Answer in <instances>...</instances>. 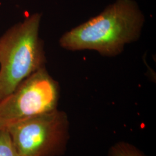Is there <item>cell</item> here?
I'll list each match as a JSON object with an SVG mask.
<instances>
[{"mask_svg":"<svg viewBox=\"0 0 156 156\" xmlns=\"http://www.w3.org/2000/svg\"><path fill=\"white\" fill-rule=\"evenodd\" d=\"M145 17L133 0H117L98 15L64 34L62 48L94 50L102 56H117L126 45L140 38Z\"/></svg>","mask_w":156,"mask_h":156,"instance_id":"cell-1","label":"cell"},{"mask_svg":"<svg viewBox=\"0 0 156 156\" xmlns=\"http://www.w3.org/2000/svg\"><path fill=\"white\" fill-rule=\"evenodd\" d=\"M41 15L27 17L0 37V101L23 81L45 67L46 57L39 37Z\"/></svg>","mask_w":156,"mask_h":156,"instance_id":"cell-2","label":"cell"},{"mask_svg":"<svg viewBox=\"0 0 156 156\" xmlns=\"http://www.w3.org/2000/svg\"><path fill=\"white\" fill-rule=\"evenodd\" d=\"M20 156H62L69 140V122L58 109L14 123L6 128Z\"/></svg>","mask_w":156,"mask_h":156,"instance_id":"cell-3","label":"cell"},{"mask_svg":"<svg viewBox=\"0 0 156 156\" xmlns=\"http://www.w3.org/2000/svg\"><path fill=\"white\" fill-rule=\"evenodd\" d=\"M58 82L43 67L24 79L11 94L0 101V129L30 117L57 109Z\"/></svg>","mask_w":156,"mask_h":156,"instance_id":"cell-4","label":"cell"},{"mask_svg":"<svg viewBox=\"0 0 156 156\" xmlns=\"http://www.w3.org/2000/svg\"><path fill=\"white\" fill-rule=\"evenodd\" d=\"M108 156H147L134 145L126 142H119L113 145Z\"/></svg>","mask_w":156,"mask_h":156,"instance_id":"cell-5","label":"cell"},{"mask_svg":"<svg viewBox=\"0 0 156 156\" xmlns=\"http://www.w3.org/2000/svg\"><path fill=\"white\" fill-rule=\"evenodd\" d=\"M0 156H20L5 129H0Z\"/></svg>","mask_w":156,"mask_h":156,"instance_id":"cell-6","label":"cell"}]
</instances>
